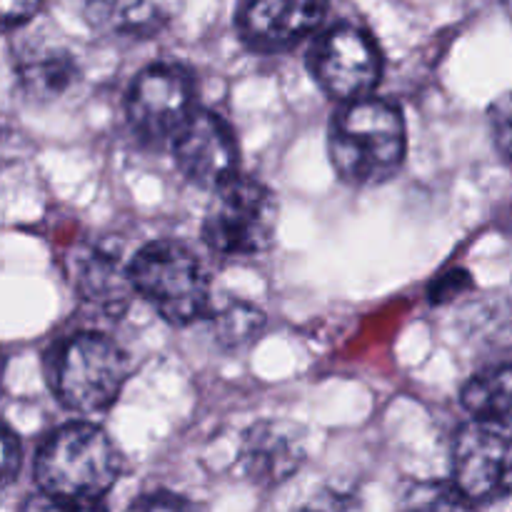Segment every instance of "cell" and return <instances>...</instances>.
I'll return each mask as SVG.
<instances>
[{
	"instance_id": "1",
	"label": "cell",
	"mask_w": 512,
	"mask_h": 512,
	"mask_svg": "<svg viewBox=\"0 0 512 512\" xmlns=\"http://www.w3.org/2000/svg\"><path fill=\"white\" fill-rule=\"evenodd\" d=\"M123 473L113 440L93 423L53 430L35 458V480L53 508H95Z\"/></svg>"
},
{
	"instance_id": "2",
	"label": "cell",
	"mask_w": 512,
	"mask_h": 512,
	"mask_svg": "<svg viewBox=\"0 0 512 512\" xmlns=\"http://www.w3.org/2000/svg\"><path fill=\"white\" fill-rule=\"evenodd\" d=\"M408 135L403 113L388 100L355 98L335 113L328 150L335 173L350 185H380L405 160Z\"/></svg>"
},
{
	"instance_id": "3",
	"label": "cell",
	"mask_w": 512,
	"mask_h": 512,
	"mask_svg": "<svg viewBox=\"0 0 512 512\" xmlns=\"http://www.w3.org/2000/svg\"><path fill=\"white\" fill-rule=\"evenodd\" d=\"M135 293L168 323L190 325L210 310V283L198 255L178 240H153L128 265Z\"/></svg>"
},
{
	"instance_id": "4",
	"label": "cell",
	"mask_w": 512,
	"mask_h": 512,
	"mask_svg": "<svg viewBox=\"0 0 512 512\" xmlns=\"http://www.w3.org/2000/svg\"><path fill=\"white\" fill-rule=\"evenodd\" d=\"M128 373V355L113 338L78 333L55 350L50 385L65 408L75 413H103L118 400Z\"/></svg>"
},
{
	"instance_id": "5",
	"label": "cell",
	"mask_w": 512,
	"mask_h": 512,
	"mask_svg": "<svg viewBox=\"0 0 512 512\" xmlns=\"http://www.w3.org/2000/svg\"><path fill=\"white\" fill-rule=\"evenodd\" d=\"M203 238L213 253L223 258H255L273 245L278 225V200L273 190L255 178L233 175L218 185Z\"/></svg>"
},
{
	"instance_id": "6",
	"label": "cell",
	"mask_w": 512,
	"mask_h": 512,
	"mask_svg": "<svg viewBox=\"0 0 512 512\" xmlns=\"http://www.w3.org/2000/svg\"><path fill=\"white\" fill-rule=\"evenodd\" d=\"M453 483L470 505H490L512 495V425L475 418L453 443Z\"/></svg>"
},
{
	"instance_id": "7",
	"label": "cell",
	"mask_w": 512,
	"mask_h": 512,
	"mask_svg": "<svg viewBox=\"0 0 512 512\" xmlns=\"http://www.w3.org/2000/svg\"><path fill=\"white\" fill-rule=\"evenodd\" d=\"M308 65L320 88L343 103L373 93L383 73L378 45L353 23H338L318 35L310 45Z\"/></svg>"
},
{
	"instance_id": "8",
	"label": "cell",
	"mask_w": 512,
	"mask_h": 512,
	"mask_svg": "<svg viewBox=\"0 0 512 512\" xmlns=\"http://www.w3.org/2000/svg\"><path fill=\"white\" fill-rule=\"evenodd\" d=\"M193 75L173 63L148 65L128 93V120L148 143H163L193 113Z\"/></svg>"
},
{
	"instance_id": "9",
	"label": "cell",
	"mask_w": 512,
	"mask_h": 512,
	"mask_svg": "<svg viewBox=\"0 0 512 512\" xmlns=\"http://www.w3.org/2000/svg\"><path fill=\"white\" fill-rule=\"evenodd\" d=\"M173 158L180 173L200 188H218L238 168V143L220 115L210 110H193L175 130Z\"/></svg>"
},
{
	"instance_id": "10",
	"label": "cell",
	"mask_w": 512,
	"mask_h": 512,
	"mask_svg": "<svg viewBox=\"0 0 512 512\" xmlns=\"http://www.w3.org/2000/svg\"><path fill=\"white\" fill-rule=\"evenodd\" d=\"M328 13V0H240L238 33L260 53H278L308 38Z\"/></svg>"
},
{
	"instance_id": "11",
	"label": "cell",
	"mask_w": 512,
	"mask_h": 512,
	"mask_svg": "<svg viewBox=\"0 0 512 512\" xmlns=\"http://www.w3.org/2000/svg\"><path fill=\"white\" fill-rule=\"evenodd\" d=\"M305 455L308 445L300 425L288 420H263L245 433L240 463L253 483L275 488L303 468Z\"/></svg>"
},
{
	"instance_id": "12",
	"label": "cell",
	"mask_w": 512,
	"mask_h": 512,
	"mask_svg": "<svg viewBox=\"0 0 512 512\" xmlns=\"http://www.w3.org/2000/svg\"><path fill=\"white\" fill-rule=\"evenodd\" d=\"M75 293L90 310H95V315L120 318L128 310L135 290L128 270L118 263V258L95 250L78 265Z\"/></svg>"
},
{
	"instance_id": "13",
	"label": "cell",
	"mask_w": 512,
	"mask_h": 512,
	"mask_svg": "<svg viewBox=\"0 0 512 512\" xmlns=\"http://www.w3.org/2000/svg\"><path fill=\"white\" fill-rule=\"evenodd\" d=\"M83 15L95 30L120 38H150L168 23V0H83Z\"/></svg>"
},
{
	"instance_id": "14",
	"label": "cell",
	"mask_w": 512,
	"mask_h": 512,
	"mask_svg": "<svg viewBox=\"0 0 512 512\" xmlns=\"http://www.w3.org/2000/svg\"><path fill=\"white\" fill-rule=\"evenodd\" d=\"M75 78H78V63L68 48H60L55 43H38L20 53L18 83L25 95L38 103L68 93Z\"/></svg>"
},
{
	"instance_id": "15",
	"label": "cell",
	"mask_w": 512,
	"mask_h": 512,
	"mask_svg": "<svg viewBox=\"0 0 512 512\" xmlns=\"http://www.w3.org/2000/svg\"><path fill=\"white\" fill-rule=\"evenodd\" d=\"M463 405L473 418L512 425V365L478 373L463 388Z\"/></svg>"
},
{
	"instance_id": "16",
	"label": "cell",
	"mask_w": 512,
	"mask_h": 512,
	"mask_svg": "<svg viewBox=\"0 0 512 512\" xmlns=\"http://www.w3.org/2000/svg\"><path fill=\"white\" fill-rule=\"evenodd\" d=\"M265 328V315L255 305L230 303L215 318V340L223 348L238 350L253 343Z\"/></svg>"
},
{
	"instance_id": "17",
	"label": "cell",
	"mask_w": 512,
	"mask_h": 512,
	"mask_svg": "<svg viewBox=\"0 0 512 512\" xmlns=\"http://www.w3.org/2000/svg\"><path fill=\"white\" fill-rule=\"evenodd\" d=\"M405 505L408 508H423V510H460L470 508L468 500L463 498L455 483H420L405 493Z\"/></svg>"
},
{
	"instance_id": "18",
	"label": "cell",
	"mask_w": 512,
	"mask_h": 512,
	"mask_svg": "<svg viewBox=\"0 0 512 512\" xmlns=\"http://www.w3.org/2000/svg\"><path fill=\"white\" fill-rule=\"evenodd\" d=\"M490 130L500 153L512 158V90L490 105Z\"/></svg>"
},
{
	"instance_id": "19",
	"label": "cell",
	"mask_w": 512,
	"mask_h": 512,
	"mask_svg": "<svg viewBox=\"0 0 512 512\" xmlns=\"http://www.w3.org/2000/svg\"><path fill=\"white\" fill-rule=\"evenodd\" d=\"M20 440L5 420H0V488L13 483L20 470Z\"/></svg>"
},
{
	"instance_id": "20",
	"label": "cell",
	"mask_w": 512,
	"mask_h": 512,
	"mask_svg": "<svg viewBox=\"0 0 512 512\" xmlns=\"http://www.w3.org/2000/svg\"><path fill=\"white\" fill-rule=\"evenodd\" d=\"M43 0H0V28H15L35 18Z\"/></svg>"
},
{
	"instance_id": "21",
	"label": "cell",
	"mask_w": 512,
	"mask_h": 512,
	"mask_svg": "<svg viewBox=\"0 0 512 512\" xmlns=\"http://www.w3.org/2000/svg\"><path fill=\"white\" fill-rule=\"evenodd\" d=\"M133 508H138V510L170 508V510H175V508H193V503H188V500H183V498H175V495H168V493H158V495L148 493L145 498L135 500Z\"/></svg>"
},
{
	"instance_id": "22",
	"label": "cell",
	"mask_w": 512,
	"mask_h": 512,
	"mask_svg": "<svg viewBox=\"0 0 512 512\" xmlns=\"http://www.w3.org/2000/svg\"><path fill=\"white\" fill-rule=\"evenodd\" d=\"M503 5H505V10H508V15L512 18V0H503Z\"/></svg>"
}]
</instances>
